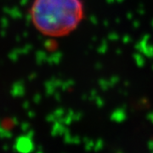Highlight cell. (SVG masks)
Masks as SVG:
<instances>
[{"instance_id": "1", "label": "cell", "mask_w": 153, "mask_h": 153, "mask_svg": "<svg viewBox=\"0 0 153 153\" xmlns=\"http://www.w3.org/2000/svg\"><path fill=\"white\" fill-rule=\"evenodd\" d=\"M83 11L81 0H34L30 17L34 27L43 35L61 38L76 30Z\"/></svg>"}]
</instances>
